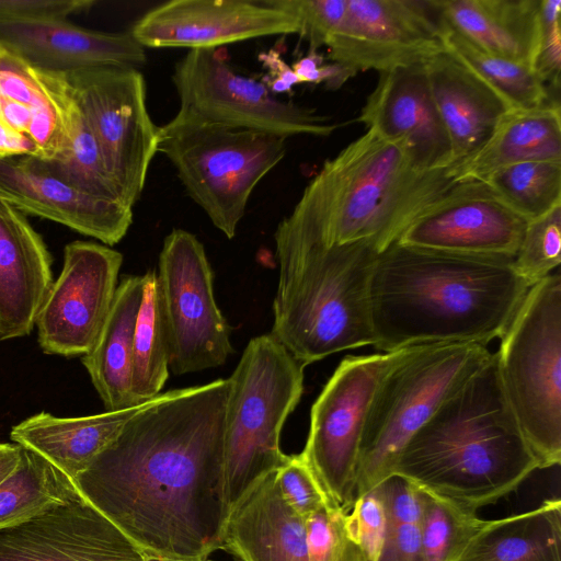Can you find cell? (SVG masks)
<instances>
[{
  "label": "cell",
  "instance_id": "obj_37",
  "mask_svg": "<svg viewBox=\"0 0 561 561\" xmlns=\"http://www.w3.org/2000/svg\"><path fill=\"white\" fill-rule=\"evenodd\" d=\"M345 515L337 506L328 505L306 518L309 561H363L346 530Z\"/></svg>",
  "mask_w": 561,
  "mask_h": 561
},
{
  "label": "cell",
  "instance_id": "obj_31",
  "mask_svg": "<svg viewBox=\"0 0 561 561\" xmlns=\"http://www.w3.org/2000/svg\"><path fill=\"white\" fill-rule=\"evenodd\" d=\"M73 482L37 453L22 447L14 471L0 483V530L73 496Z\"/></svg>",
  "mask_w": 561,
  "mask_h": 561
},
{
  "label": "cell",
  "instance_id": "obj_50",
  "mask_svg": "<svg viewBox=\"0 0 561 561\" xmlns=\"http://www.w3.org/2000/svg\"><path fill=\"white\" fill-rule=\"evenodd\" d=\"M196 558H176L144 550V561H203Z\"/></svg>",
  "mask_w": 561,
  "mask_h": 561
},
{
  "label": "cell",
  "instance_id": "obj_39",
  "mask_svg": "<svg viewBox=\"0 0 561 561\" xmlns=\"http://www.w3.org/2000/svg\"><path fill=\"white\" fill-rule=\"evenodd\" d=\"M276 479L287 504L305 519L324 506L334 505L301 454L288 455Z\"/></svg>",
  "mask_w": 561,
  "mask_h": 561
},
{
  "label": "cell",
  "instance_id": "obj_42",
  "mask_svg": "<svg viewBox=\"0 0 561 561\" xmlns=\"http://www.w3.org/2000/svg\"><path fill=\"white\" fill-rule=\"evenodd\" d=\"M375 488L381 494L389 520L420 524L423 513L424 492L413 481L391 473Z\"/></svg>",
  "mask_w": 561,
  "mask_h": 561
},
{
  "label": "cell",
  "instance_id": "obj_35",
  "mask_svg": "<svg viewBox=\"0 0 561 561\" xmlns=\"http://www.w3.org/2000/svg\"><path fill=\"white\" fill-rule=\"evenodd\" d=\"M424 503L420 523L425 561H456L482 526L476 511L423 489Z\"/></svg>",
  "mask_w": 561,
  "mask_h": 561
},
{
  "label": "cell",
  "instance_id": "obj_11",
  "mask_svg": "<svg viewBox=\"0 0 561 561\" xmlns=\"http://www.w3.org/2000/svg\"><path fill=\"white\" fill-rule=\"evenodd\" d=\"M157 273L169 347V370L184 375L221 366L233 352L230 327L218 308L203 243L173 229L163 241Z\"/></svg>",
  "mask_w": 561,
  "mask_h": 561
},
{
  "label": "cell",
  "instance_id": "obj_46",
  "mask_svg": "<svg viewBox=\"0 0 561 561\" xmlns=\"http://www.w3.org/2000/svg\"><path fill=\"white\" fill-rule=\"evenodd\" d=\"M16 156L41 158V152L28 136L11 130L0 122V158Z\"/></svg>",
  "mask_w": 561,
  "mask_h": 561
},
{
  "label": "cell",
  "instance_id": "obj_5",
  "mask_svg": "<svg viewBox=\"0 0 561 561\" xmlns=\"http://www.w3.org/2000/svg\"><path fill=\"white\" fill-rule=\"evenodd\" d=\"M274 240L279 277L270 334L304 366L373 345L369 286L380 253L324 247L278 227Z\"/></svg>",
  "mask_w": 561,
  "mask_h": 561
},
{
  "label": "cell",
  "instance_id": "obj_20",
  "mask_svg": "<svg viewBox=\"0 0 561 561\" xmlns=\"http://www.w3.org/2000/svg\"><path fill=\"white\" fill-rule=\"evenodd\" d=\"M357 121L400 140L426 170L450 168V146L435 107L423 64L379 72Z\"/></svg>",
  "mask_w": 561,
  "mask_h": 561
},
{
  "label": "cell",
  "instance_id": "obj_43",
  "mask_svg": "<svg viewBox=\"0 0 561 561\" xmlns=\"http://www.w3.org/2000/svg\"><path fill=\"white\" fill-rule=\"evenodd\" d=\"M93 0H0V21L32 22L66 20L89 10Z\"/></svg>",
  "mask_w": 561,
  "mask_h": 561
},
{
  "label": "cell",
  "instance_id": "obj_22",
  "mask_svg": "<svg viewBox=\"0 0 561 561\" xmlns=\"http://www.w3.org/2000/svg\"><path fill=\"white\" fill-rule=\"evenodd\" d=\"M51 255L25 216L0 199V340L28 335L53 284Z\"/></svg>",
  "mask_w": 561,
  "mask_h": 561
},
{
  "label": "cell",
  "instance_id": "obj_34",
  "mask_svg": "<svg viewBox=\"0 0 561 561\" xmlns=\"http://www.w3.org/2000/svg\"><path fill=\"white\" fill-rule=\"evenodd\" d=\"M483 182L526 220L561 205V160L515 163L499 169Z\"/></svg>",
  "mask_w": 561,
  "mask_h": 561
},
{
  "label": "cell",
  "instance_id": "obj_41",
  "mask_svg": "<svg viewBox=\"0 0 561 561\" xmlns=\"http://www.w3.org/2000/svg\"><path fill=\"white\" fill-rule=\"evenodd\" d=\"M276 3L294 13L299 21L298 35L307 41L308 53H318L327 46L341 22L347 0H275Z\"/></svg>",
  "mask_w": 561,
  "mask_h": 561
},
{
  "label": "cell",
  "instance_id": "obj_4",
  "mask_svg": "<svg viewBox=\"0 0 561 561\" xmlns=\"http://www.w3.org/2000/svg\"><path fill=\"white\" fill-rule=\"evenodd\" d=\"M536 469L492 353L412 435L392 473L477 511L516 489Z\"/></svg>",
  "mask_w": 561,
  "mask_h": 561
},
{
  "label": "cell",
  "instance_id": "obj_13",
  "mask_svg": "<svg viewBox=\"0 0 561 561\" xmlns=\"http://www.w3.org/2000/svg\"><path fill=\"white\" fill-rule=\"evenodd\" d=\"M64 76L111 174L134 207L158 152L159 126L148 112L142 73L133 67L102 66Z\"/></svg>",
  "mask_w": 561,
  "mask_h": 561
},
{
  "label": "cell",
  "instance_id": "obj_17",
  "mask_svg": "<svg viewBox=\"0 0 561 561\" xmlns=\"http://www.w3.org/2000/svg\"><path fill=\"white\" fill-rule=\"evenodd\" d=\"M527 221L485 182H459L415 218L398 242L459 255L514 259Z\"/></svg>",
  "mask_w": 561,
  "mask_h": 561
},
{
  "label": "cell",
  "instance_id": "obj_48",
  "mask_svg": "<svg viewBox=\"0 0 561 561\" xmlns=\"http://www.w3.org/2000/svg\"><path fill=\"white\" fill-rule=\"evenodd\" d=\"M323 56L319 53H308L291 67L300 82L321 83V66Z\"/></svg>",
  "mask_w": 561,
  "mask_h": 561
},
{
  "label": "cell",
  "instance_id": "obj_33",
  "mask_svg": "<svg viewBox=\"0 0 561 561\" xmlns=\"http://www.w3.org/2000/svg\"><path fill=\"white\" fill-rule=\"evenodd\" d=\"M443 25L446 48L493 89L511 110L535 108L559 101L551 98L531 67L486 53L444 22Z\"/></svg>",
  "mask_w": 561,
  "mask_h": 561
},
{
  "label": "cell",
  "instance_id": "obj_36",
  "mask_svg": "<svg viewBox=\"0 0 561 561\" xmlns=\"http://www.w3.org/2000/svg\"><path fill=\"white\" fill-rule=\"evenodd\" d=\"M561 262V205L527 221L513 267L529 286L551 275Z\"/></svg>",
  "mask_w": 561,
  "mask_h": 561
},
{
  "label": "cell",
  "instance_id": "obj_40",
  "mask_svg": "<svg viewBox=\"0 0 561 561\" xmlns=\"http://www.w3.org/2000/svg\"><path fill=\"white\" fill-rule=\"evenodd\" d=\"M561 0H539V35L533 70L552 99L559 94L561 71ZM559 100V99H556Z\"/></svg>",
  "mask_w": 561,
  "mask_h": 561
},
{
  "label": "cell",
  "instance_id": "obj_29",
  "mask_svg": "<svg viewBox=\"0 0 561 561\" xmlns=\"http://www.w3.org/2000/svg\"><path fill=\"white\" fill-rule=\"evenodd\" d=\"M456 561H561V501L484 520Z\"/></svg>",
  "mask_w": 561,
  "mask_h": 561
},
{
  "label": "cell",
  "instance_id": "obj_14",
  "mask_svg": "<svg viewBox=\"0 0 561 561\" xmlns=\"http://www.w3.org/2000/svg\"><path fill=\"white\" fill-rule=\"evenodd\" d=\"M328 58L355 75L423 64L446 49L432 0H347Z\"/></svg>",
  "mask_w": 561,
  "mask_h": 561
},
{
  "label": "cell",
  "instance_id": "obj_32",
  "mask_svg": "<svg viewBox=\"0 0 561 561\" xmlns=\"http://www.w3.org/2000/svg\"><path fill=\"white\" fill-rule=\"evenodd\" d=\"M144 276L133 343L131 396L136 405L159 396L169 376V347L157 272Z\"/></svg>",
  "mask_w": 561,
  "mask_h": 561
},
{
  "label": "cell",
  "instance_id": "obj_12",
  "mask_svg": "<svg viewBox=\"0 0 561 561\" xmlns=\"http://www.w3.org/2000/svg\"><path fill=\"white\" fill-rule=\"evenodd\" d=\"M172 82L179 113L208 123L289 138L327 137L340 126L314 111L278 100L270 88L237 73L217 49H192L176 61Z\"/></svg>",
  "mask_w": 561,
  "mask_h": 561
},
{
  "label": "cell",
  "instance_id": "obj_18",
  "mask_svg": "<svg viewBox=\"0 0 561 561\" xmlns=\"http://www.w3.org/2000/svg\"><path fill=\"white\" fill-rule=\"evenodd\" d=\"M0 561H144V550L77 492L1 529Z\"/></svg>",
  "mask_w": 561,
  "mask_h": 561
},
{
  "label": "cell",
  "instance_id": "obj_51",
  "mask_svg": "<svg viewBox=\"0 0 561 561\" xmlns=\"http://www.w3.org/2000/svg\"><path fill=\"white\" fill-rule=\"evenodd\" d=\"M203 561H213V560H208V559L206 558V559H204Z\"/></svg>",
  "mask_w": 561,
  "mask_h": 561
},
{
  "label": "cell",
  "instance_id": "obj_24",
  "mask_svg": "<svg viewBox=\"0 0 561 561\" xmlns=\"http://www.w3.org/2000/svg\"><path fill=\"white\" fill-rule=\"evenodd\" d=\"M424 68L453 167L476 153L511 108L447 48L428 58Z\"/></svg>",
  "mask_w": 561,
  "mask_h": 561
},
{
  "label": "cell",
  "instance_id": "obj_19",
  "mask_svg": "<svg viewBox=\"0 0 561 561\" xmlns=\"http://www.w3.org/2000/svg\"><path fill=\"white\" fill-rule=\"evenodd\" d=\"M0 199L108 247L118 243L133 222V207L79 191L35 156L0 158Z\"/></svg>",
  "mask_w": 561,
  "mask_h": 561
},
{
  "label": "cell",
  "instance_id": "obj_3",
  "mask_svg": "<svg viewBox=\"0 0 561 561\" xmlns=\"http://www.w3.org/2000/svg\"><path fill=\"white\" fill-rule=\"evenodd\" d=\"M450 168L423 169L404 142L367 129L323 163L277 227L324 247L382 253L457 184Z\"/></svg>",
  "mask_w": 561,
  "mask_h": 561
},
{
  "label": "cell",
  "instance_id": "obj_16",
  "mask_svg": "<svg viewBox=\"0 0 561 561\" xmlns=\"http://www.w3.org/2000/svg\"><path fill=\"white\" fill-rule=\"evenodd\" d=\"M129 31L145 48L217 49L298 34L299 21L275 0H172L147 11Z\"/></svg>",
  "mask_w": 561,
  "mask_h": 561
},
{
  "label": "cell",
  "instance_id": "obj_25",
  "mask_svg": "<svg viewBox=\"0 0 561 561\" xmlns=\"http://www.w3.org/2000/svg\"><path fill=\"white\" fill-rule=\"evenodd\" d=\"M443 22L483 49L533 68L539 0H432Z\"/></svg>",
  "mask_w": 561,
  "mask_h": 561
},
{
  "label": "cell",
  "instance_id": "obj_10",
  "mask_svg": "<svg viewBox=\"0 0 561 561\" xmlns=\"http://www.w3.org/2000/svg\"><path fill=\"white\" fill-rule=\"evenodd\" d=\"M408 348L343 358L312 404L300 454L330 501L344 513L356 500L360 445L374 394Z\"/></svg>",
  "mask_w": 561,
  "mask_h": 561
},
{
  "label": "cell",
  "instance_id": "obj_30",
  "mask_svg": "<svg viewBox=\"0 0 561 561\" xmlns=\"http://www.w3.org/2000/svg\"><path fill=\"white\" fill-rule=\"evenodd\" d=\"M65 126L64 145L53 159L46 160L48 167L59 178L90 196L130 206L111 174L101 148L69 85L65 102Z\"/></svg>",
  "mask_w": 561,
  "mask_h": 561
},
{
  "label": "cell",
  "instance_id": "obj_8",
  "mask_svg": "<svg viewBox=\"0 0 561 561\" xmlns=\"http://www.w3.org/2000/svg\"><path fill=\"white\" fill-rule=\"evenodd\" d=\"M287 139L178 112L158 129V152L211 224L232 239L253 190L284 159Z\"/></svg>",
  "mask_w": 561,
  "mask_h": 561
},
{
  "label": "cell",
  "instance_id": "obj_6",
  "mask_svg": "<svg viewBox=\"0 0 561 561\" xmlns=\"http://www.w3.org/2000/svg\"><path fill=\"white\" fill-rule=\"evenodd\" d=\"M495 355L500 383L538 469L561 461V276L533 285Z\"/></svg>",
  "mask_w": 561,
  "mask_h": 561
},
{
  "label": "cell",
  "instance_id": "obj_38",
  "mask_svg": "<svg viewBox=\"0 0 561 561\" xmlns=\"http://www.w3.org/2000/svg\"><path fill=\"white\" fill-rule=\"evenodd\" d=\"M345 515L346 530L363 561H378L389 531V516L377 488L360 494Z\"/></svg>",
  "mask_w": 561,
  "mask_h": 561
},
{
  "label": "cell",
  "instance_id": "obj_1",
  "mask_svg": "<svg viewBox=\"0 0 561 561\" xmlns=\"http://www.w3.org/2000/svg\"><path fill=\"white\" fill-rule=\"evenodd\" d=\"M228 390L219 378L147 401L76 489L145 551L206 559L222 549Z\"/></svg>",
  "mask_w": 561,
  "mask_h": 561
},
{
  "label": "cell",
  "instance_id": "obj_21",
  "mask_svg": "<svg viewBox=\"0 0 561 561\" xmlns=\"http://www.w3.org/2000/svg\"><path fill=\"white\" fill-rule=\"evenodd\" d=\"M0 46L37 69L57 73L102 66L138 69L147 61L145 47L130 31H94L66 20L0 21Z\"/></svg>",
  "mask_w": 561,
  "mask_h": 561
},
{
  "label": "cell",
  "instance_id": "obj_47",
  "mask_svg": "<svg viewBox=\"0 0 561 561\" xmlns=\"http://www.w3.org/2000/svg\"><path fill=\"white\" fill-rule=\"evenodd\" d=\"M260 58L274 77L273 81L283 83L288 91H290L295 84L301 83L293 68L280 58L277 51L270 50L268 53L262 54Z\"/></svg>",
  "mask_w": 561,
  "mask_h": 561
},
{
  "label": "cell",
  "instance_id": "obj_23",
  "mask_svg": "<svg viewBox=\"0 0 561 561\" xmlns=\"http://www.w3.org/2000/svg\"><path fill=\"white\" fill-rule=\"evenodd\" d=\"M276 472L257 479L229 508L222 549L241 561H309L306 519L283 497Z\"/></svg>",
  "mask_w": 561,
  "mask_h": 561
},
{
  "label": "cell",
  "instance_id": "obj_28",
  "mask_svg": "<svg viewBox=\"0 0 561 561\" xmlns=\"http://www.w3.org/2000/svg\"><path fill=\"white\" fill-rule=\"evenodd\" d=\"M142 294L144 276L123 277L95 343L81 358L106 411L136 405L130 390L133 343Z\"/></svg>",
  "mask_w": 561,
  "mask_h": 561
},
{
  "label": "cell",
  "instance_id": "obj_45",
  "mask_svg": "<svg viewBox=\"0 0 561 561\" xmlns=\"http://www.w3.org/2000/svg\"><path fill=\"white\" fill-rule=\"evenodd\" d=\"M32 118L33 113L28 107L0 95V122L9 129L27 136Z\"/></svg>",
  "mask_w": 561,
  "mask_h": 561
},
{
  "label": "cell",
  "instance_id": "obj_9",
  "mask_svg": "<svg viewBox=\"0 0 561 561\" xmlns=\"http://www.w3.org/2000/svg\"><path fill=\"white\" fill-rule=\"evenodd\" d=\"M492 356L477 343L409 347L382 377L360 445L356 499L392 473L412 435Z\"/></svg>",
  "mask_w": 561,
  "mask_h": 561
},
{
  "label": "cell",
  "instance_id": "obj_49",
  "mask_svg": "<svg viewBox=\"0 0 561 561\" xmlns=\"http://www.w3.org/2000/svg\"><path fill=\"white\" fill-rule=\"evenodd\" d=\"M22 446L19 444L0 443V483L18 467Z\"/></svg>",
  "mask_w": 561,
  "mask_h": 561
},
{
  "label": "cell",
  "instance_id": "obj_27",
  "mask_svg": "<svg viewBox=\"0 0 561 561\" xmlns=\"http://www.w3.org/2000/svg\"><path fill=\"white\" fill-rule=\"evenodd\" d=\"M531 160H561L559 101L507 111L481 148L450 172L457 183L483 182L499 169Z\"/></svg>",
  "mask_w": 561,
  "mask_h": 561
},
{
  "label": "cell",
  "instance_id": "obj_2",
  "mask_svg": "<svg viewBox=\"0 0 561 561\" xmlns=\"http://www.w3.org/2000/svg\"><path fill=\"white\" fill-rule=\"evenodd\" d=\"M530 287L513 259L459 255L398 241L380 253L370 286L373 346L382 353L500 339Z\"/></svg>",
  "mask_w": 561,
  "mask_h": 561
},
{
  "label": "cell",
  "instance_id": "obj_26",
  "mask_svg": "<svg viewBox=\"0 0 561 561\" xmlns=\"http://www.w3.org/2000/svg\"><path fill=\"white\" fill-rule=\"evenodd\" d=\"M145 403L76 417L41 412L14 425L10 438L44 457L73 482Z\"/></svg>",
  "mask_w": 561,
  "mask_h": 561
},
{
  "label": "cell",
  "instance_id": "obj_44",
  "mask_svg": "<svg viewBox=\"0 0 561 561\" xmlns=\"http://www.w3.org/2000/svg\"><path fill=\"white\" fill-rule=\"evenodd\" d=\"M378 561H425L420 524L390 520L388 536Z\"/></svg>",
  "mask_w": 561,
  "mask_h": 561
},
{
  "label": "cell",
  "instance_id": "obj_7",
  "mask_svg": "<svg viewBox=\"0 0 561 561\" xmlns=\"http://www.w3.org/2000/svg\"><path fill=\"white\" fill-rule=\"evenodd\" d=\"M304 365L270 333L253 337L228 378L224 476L230 506L287 460L282 427L304 391Z\"/></svg>",
  "mask_w": 561,
  "mask_h": 561
},
{
  "label": "cell",
  "instance_id": "obj_15",
  "mask_svg": "<svg viewBox=\"0 0 561 561\" xmlns=\"http://www.w3.org/2000/svg\"><path fill=\"white\" fill-rule=\"evenodd\" d=\"M123 263L121 252L91 241H73L37 313L42 351L83 356L95 343L112 307Z\"/></svg>",
  "mask_w": 561,
  "mask_h": 561
}]
</instances>
